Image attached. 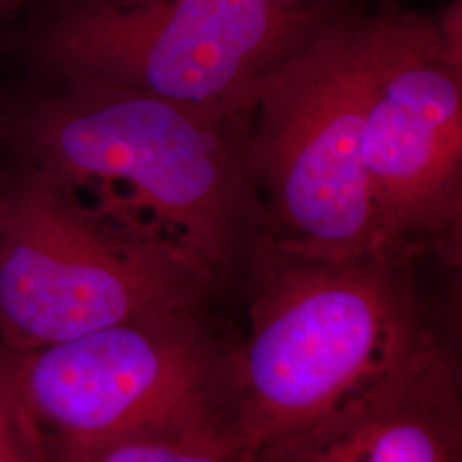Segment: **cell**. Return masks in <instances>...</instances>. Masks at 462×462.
<instances>
[{"label": "cell", "instance_id": "obj_1", "mask_svg": "<svg viewBox=\"0 0 462 462\" xmlns=\"http://www.w3.org/2000/svg\"><path fill=\"white\" fill-rule=\"evenodd\" d=\"M34 112L32 170L127 230L173 242L215 281L271 244L264 199L233 120L84 78Z\"/></svg>", "mask_w": 462, "mask_h": 462}, {"label": "cell", "instance_id": "obj_2", "mask_svg": "<svg viewBox=\"0 0 462 462\" xmlns=\"http://www.w3.org/2000/svg\"><path fill=\"white\" fill-rule=\"evenodd\" d=\"M245 271L247 336L231 339V431L252 461L404 358L429 334L401 252L328 261L265 245Z\"/></svg>", "mask_w": 462, "mask_h": 462}, {"label": "cell", "instance_id": "obj_3", "mask_svg": "<svg viewBox=\"0 0 462 462\" xmlns=\"http://www.w3.org/2000/svg\"><path fill=\"white\" fill-rule=\"evenodd\" d=\"M336 5L252 88L233 120L264 199L269 245L328 261L375 250L362 133L399 13Z\"/></svg>", "mask_w": 462, "mask_h": 462}, {"label": "cell", "instance_id": "obj_4", "mask_svg": "<svg viewBox=\"0 0 462 462\" xmlns=\"http://www.w3.org/2000/svg\"><path fill=\"white\" fill-rule=\"evenodd\" d=\"M336 4L274 0H21L28 47L84 78L235 120L265 74Z\"/></svg>", "mask_w": 462, "mask_h": 462}, {"label": "cell", "instance_id": "obj_5", "mask_svg": "<svg viewBox=\"0 0 462 462\" xmlns=\"http://www.w3.org/2000/svg\"><path fill=\"white\" fill-rule=\"evenodd\" d=\"M215 284L179 245L116 225L32 168L0 199V329L23 351L209 298Z\"/></svg>", "mask_w": 462, "mask_h": 462}, {"label": "cell", "instance_id": "obj_6", "mask_svg": "<svg viewBox=\"0 0 462 462\" xmlns=\"http://www.w3.org/2000/svg\"><path fill=\"white\" fill-rule=\"evenodd\" d=\"M206 300L26 351L14 379L62 450L198 430L233 437L231 339L215 329Z\"/></svg>", "mask_w": 462, "mask_h": 462}, {"label": "cell", "instance_id": "obj_7", "mask_svg": "<svg viewBox=\"0 0 462 462\" xmlns=\"http://www.w3.org/2000/svg\"><path fill=\"white\" fill-rule=\"evenodd\" d=\"M362 160L377 252L456 233L462 213L461 4L399 9L372 88Z\"/></svg>", "mask_w": 462, "mask_h": 462}, {"label": "cell", "instance_id": "obj_8", "mask_svg": "<svg viewBox=\"0 0 462 462\" xmlns=\"http://www.w3.org/2000/svg\"><path fill=\"white\" fill-rule=\"evenodd\" d=\"M252 462H462L452 353L427 334L404 358Z\"/></svg>", "mask_w": 462, "mask_h": 462}, {"label": "cell", "instance_id": "obj_9", "mask_svg": "<svg viewBox=\"0 0 462 462\" xmlns=\"http://www.w3.org/2000/svg\"><path fill=\"white\" fill-rule=\"evenodd\" d=\"M62 454L64 462H252L230 433L215 430L139 435Z\"/></svg>", "mask_w": 462, "mask_h": 462}, {"label": "cell", "instance_id": "obj_10", "mask_svg": "<svg viewBox=\"0 0 462 462\" xmlns=\"http://www.w3.org/2000/svg\"><path fill=\"white\" fill-rule=\"evenodd\" d=\"M0 462H50L38 421L14 375L0 372Z\"/></svg>", "mask_w": 462, "mask_h": 462}, {"label": "cell", "instance_id": "obj_11", "mask_svg": "<svg viewBox=\"0 0 462 462\" xmlns=\"http://www.w3.org/2000/svg\"><path fill=\"white\" fill-rule=\"evenodd\" d=\"M282 4H295V5H319V4H345L349 0H274Z\"/></svg>", "mask_w": 462, "mask_h": 462}]
</instances>
